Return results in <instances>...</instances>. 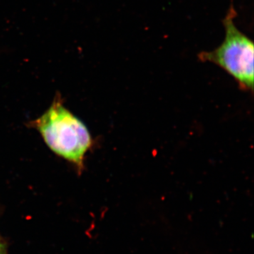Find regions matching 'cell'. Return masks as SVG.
<instances>
[{
  "label": "cell",
  "instance_id": "cell-1",
  "mask_svg": "<svg viewBox=\"0 0 254 254\" xmlns=\"http://www.w3.org/2000/svg\"><path fill=\"white\" fill-rule=\"evenodd\" d=\"M33 125L50 149L79 169L83 167L84 155L91 146V134L84 124L61 102L55 101Z\"/></svg>",
  "mask_w": 254,
  "mask_h": 254
},
{
  "label": "cell",
  "instance_id": "cell-2",
  "mask_svg": "<svg viewBox=\"0 0 254 254\" xmlns=\"http://www.w3.org/2000/svg\"><path fill=\"white\" fill-rule=\"evenodd\" d=\"M237 16L232 2L223 20L225 30L223 42L212 51L200 53L198 59L218 65L235 78L242 88L253 91L254 45L252 39L237 27L235 23Z\"/></svg>",
  "mask_w": 254,
  "mask_h": 254
},
{
  "label": "cell",
  "instance_id": "cell-3",
  "mask_svg": "<svg viewBox=\"0 0 254 254\" xmlns=\"http://www.w3.org/2000/svg\"><path fill=\"white\" fill-rule=\"evenodd\" d=\"M0 254H2V248H1V243H0Z\"/></svg>",
  "mask_w": 254,
  "mask_h": 254
}]
</instances>
